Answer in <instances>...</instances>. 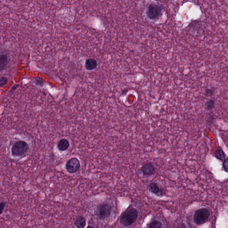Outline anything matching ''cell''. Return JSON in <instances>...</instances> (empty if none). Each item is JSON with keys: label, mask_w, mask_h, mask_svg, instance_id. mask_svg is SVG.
<instances>
[{"label": "cell", "mask_w": 228, "mask_h": 228, "mask_svg": "<svg viewBox=\"0 0 228 228\" xmlns=\"http://www.w3.org/2000/svg\"><path fill=\"white\" fill-rule=\"evenodd\" d=\"M97 65L98 63L96 60L93 58H89L86 61L85 66L87 70L92 71L97 67Z\"/></svg>", "instance_id": "cell-9"}, {"label": "cell", "mask_w": 228, "mask_h": 228, "mask_svg": "<svg viewBox=\"0 0 228 228\" xmlns=\"http://www.w3.org/2000/svg\"><path fill=\"white\" fill-rule=\"evenodd\" d=\"M8 79L6 77H3L0 79V87H3L7 83Z\"/></svg>", "instance_id": "cell-16"}, {"label": "cell", "mask_w": 228, "mask_h": 228, "mask_svg": "<svg viewBox=\"0 0 228 228\" xmlns=\"http://www.w3.org/2000/svg\"><path fill=\"white\" fill-rule=\"evenodd\" d=\"M140 171L145 176H151L156 172V168L152 163L148 162L143 165L140 168Z\"/></svg>", "instance_id": "cell-7"}, {"label": "cell", "mask_w": 228, "mask_h": 228, "mask_svg": "<svg viewBox=\"0 0 228 228\" xmlns=\"http://www.w3.org/2000/svg\"><path fill=\"white\" fill-rule=\"evenodd\" d=\"M149 188L152 193L158 196L161 195L164 193L163 189L159 187L158 184L155 182H152L150 184Z\"/></svg>", "instance_id": "cell-8"}, {"label": "cell", "mask_w": 228, "mask_h": 228, "mask_svg": "<svg viewBox=\"0 0 228 228\" xmlns=\"http://www.w3.org/2000/svg\"><path fill=\"white\" fill-rule=\"evenodd\" d=\"M29 150V146L25 141L19 140L14 144L11 149L12 155L16 157L24 155Z\"/></svg>", "instance_id": "cell-3"}, {"label": "cell", "mask_w": 228, "mask_h": 228, "mask_svg": "<svg viewBox=\"0 0 228 228\" xmlns=\"http://www.w3.org/2000/svg\"><path fill=\"white\" fill-rule=\"evenodd\" d=\"M87 228H95V227H93V226H90V225H89V226H87Z\"/></svg>", "instance_id": "cell-22"}, {"label": "cell", "mask_w": 228, "mask_h": 228, "mask_svg": "<svg viewBox=\"0 0 228 228\" xmlns=\"http://www.w3.org/2000/svg\"><path fill=\"white\" fill-rule=\"evenodd\" d=\"M210 212L207 208L200 209L196 212L194 216V222L197 224H201L206 222L209 219Z\"/></svg>", "instance_id": "cell-4"}, {"label": "cell", "mask_w": 228, "mask_h": 228, "mask_svg": "<svg viewBox=\"0 0 228 228\" xmlns=\"http://www.w3.org/2000/svg\"><path fill=\"white\" fill-rule=\"evenodd\" d=\"M111 211L112 207L108 203H102L97 208L96 215L100 219L103 220L110 216Z\"/></svg>", "instance_id": "cell-5"}, {"label": "cell", "mask_w": 228, "mask_h": 228, "mask_svg": "<svg viewBox=\"0 0 228 228\" xmlns=\"http://www.w3.org/2000/svg\"><path fill=\"white\" fill-rule=\"evenodd\" d=\"M75 224L78 228H84L86 224V222L83 216H79L76 219Z\"/></svg>", "instance_id": "cell-13"}, {"label": "cell", "mask_w": 228, "mask_h": 228, "mask_svg": "<svg viewBox=\"0 0 228 228\" xmlns=\"http://www.w3.org/2000/svg\"><path fill=\"white\" fill-rule=\"evenodd\" d=\"M214 90L212 89H207L205 91V95L208 97L213 96L214 95Z\"/></svg>", "instance_id": "cell-18"}, {"label": "cell", "mask_w": 228, "mask_h": 228, "mask_svg": "<svg viewBox=\"0 0 228 228\" xmlns=\"http://www.w3.org/2000/svg\"><path fill=\"white\" fill-rule=\"evenodd\" d=\"M138 216V212L136 209L134 208L129 209L122 214L120 222L124 226H130L136 221Z\"/></svg>", "instance_id": "cell-1"}, {"label": "cell", "mask_w": 228, "mask_h": 228, "mask_svg": "<svg viewBox=\"0 0 228 228\" xmlns=\"http://www.w3.org/2000/svg\"><path fill=\"white\" fill-rule=\"evenodd\" d=\"M43 80L39 78V79H38L37 80L36 83L37 85H42L43 83Z\"/></svg>", "instance_id": "cell-20"}, {"label": "cell", "mask_w": 228, "mask_h": 228, "mask_svg": "<svg viewBox=\"0 0 228 228\" xmlns=\"http://www.w3.org/2000/svg\"><path fill=\"white\" fill-rule=\"evenodd\" d=\"M80 167L79 160L76 157L72 158L69 159L66 165V170L69 173H73L77 172Z\"/></svg>", "instance_id": "cell-6"}, {"label": "cell", "mask_w": 228, "mask_h": 228, "mask_svg": "<svg viewBox=\"0 0 228 228\" xmlns=\"http://www.w3.org/2000/svg\"><path fill=\"white\" fill-rule=\"evenodd\" d=\"M70 143L67 139H63L58 142V148L60 151H65L69 148Z\"/></svg>", "instance_id": "cell-10"}, {"label": "cell", "mask_w": 228, "mask_h": 228, "mask_svg": "<svg viewBox=\"0 0 228 228\" xmlns=\"http://www.w3.org/2000/svg\"><path fill=\"white\" fill-rule=\"evenodd\" d=\"M215 157L221 161H224L226 159L225 154L221 147H218L216 151Z\"/></svg>", "instance_id": "cell-11"}, {"label": "cell", "mask_w": 228, "mask_h": 228, "mask_svg": "<svg viewBox=\"0 0 228 228\" xmlns=\"http://www.w3.org/2000/svg\"><path fill=\"white\" fill-rule=\"evenodd\" d=\"M7 56L5 54L0 56V72L2 71L7 65Z\"/></svg>", "instance_id": "cell-12"}, {"label": "cell", "mask_w": 228, "mask_h": 228, "mask_svg": "<svg viewBox=\"0 0 228 228\" xmlns=\"http://www.w3.org/2000/svg\"><path fill=\"white\" fill-rule=\"evenodd\" d=\"M162 224L159 221L155 220L150 224L148 228H162Z\"/></svg>", "instance_id": "cell-15"}, {"label": "cell", "mask_w": 228, "mask_h": 228, "mask_svg": "<svg viewBox=\"0 0 228 228\" xmlns=\"http://www.w3.org/2000/svg\"><path fill=\"white\" fill-rule=\"evenodd\" d=\"M163 8L158 4L152 3L149 5L146 10L148 18L152 21L158 20L162 15Z\"/></svg>", "instance_id": "cell-2"}, {"label": "cell", "mask_w": 228, "mask_h": 228, "mask_svg": "<svg viewBox=\"0 0 228 228\" xmlns=\"http://www.w3.org/2000/svg\"><path fill=\"white\" fill-rule=\"evenodd\" d=\"M6 205L7 202L6 201H2L0 202V215H1L3 213V211Z\"/></svg>", "instance_id": "cell-17"}, {"label": "cell", "mask_w": 228, "mask_h": 228, "mask_svg": "<svg viewBox=\"0 0 228 228\" xmlns=\"http://www.w3.org/2000/svg\"><path fill=\"white\" fill-rule=\"evenodd\" d=\"M228 158H226V159L224 160L223 163V167L224 170L226 172H228Z\"/></svg>", "instance_id": "cell-19"}, {"label": "cell", "mask_w": 228, "mask_h": 228, "mask_svg": "<svg viewBox=\"0 0 228 228\" xmlns=\"http://www.w3.org/2000/svg\"><path fill=\"white\" fill-rule=\"evenodd\" d=\"M15 87L16 86H14L12 87V89H11V92H14L15 90L16 89V87Z\"/></svg>", "instance_id": "cell-21"}, {"label": "cell", "mask_w": 228, "mask_h": 228, "mask_svg": "<svg viewBox=\"0 0 228 228\" xmlns=\"http://www.w3.org/2000/svg\"><path fill=\"white\" fill-rule=\"evenodd\" d=\"M215 105V101L214 99H210L206 102L205 107L207 110H212L214 108Z\"/></svg>", "instance_id": "cell-14"}]
</instances>
